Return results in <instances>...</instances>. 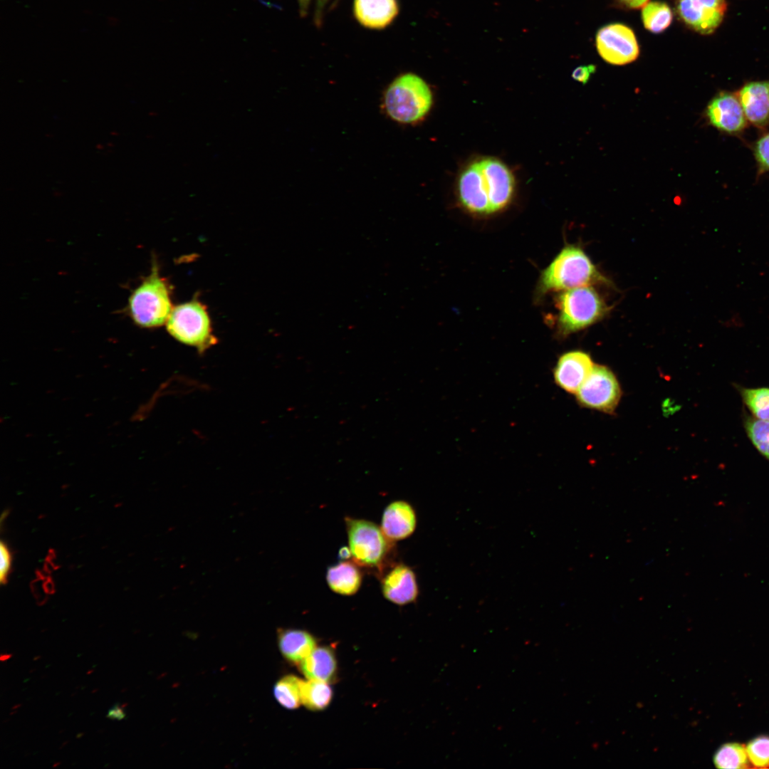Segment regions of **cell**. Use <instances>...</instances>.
Wrapping results in <instances>:
<instances>
[{"instance_id":"52a82bcc","label":"cell","mask_w":769,"mask_h":769,"mask_svg":"<svg viewBox=\"0 0 769 769\" xmlns=\"http://www.w3.org/2000/svg\"><path fill=\"white\" fill-rule=\"evenodd\" d=\"M166 328L174 339L196 347L199 353L216 343L207 309L197 300L174 307L166 322Z\"/></svg>"},{"instance_id":"ffe728a7","label":"cell","mask_w":769,"mask_h":769,"mask_svg":"<svg viewBox=\"0 0 769 769\" xmlns=\"http://www.w3.org/2000/svg\"><path fill=\"white\" fill-rule=\"evenodd\" d=\"M333 691L328 682L308 679L301 684V702L308 709L320 711L330 703Z\"/></svg>"},{"instance_id":"4316f807","label":"cell","mask_w":769,"mask_h":769,"mask_svg":"<svg viewBox=\"0 0 769 769\" xmlns=\"http://www.w3.org/2000/svg\"><path fill=\"white\" fill-rule=\"evenodd\" d=\"M0 582L1 585L6 583L11 569V555L6 543L3 541L0 545Z\"/></svg>"},{"instance_id":"83f0119b","label":"cell","mask_w":769,"mask_h":769,"mask_svg":"<svg viewBox=\"0 0 769 769\" xmlns=\"http://www.w3.org/2000/svg\"><path fill=\"white\" fill-rule=\"evenodd\" d=\"M755 156L760 165L765 169H769V133L757 142Z\"/></svg>"},{"instance_id":"f546056e","label":"cell","mask_w":769,"mask_h":769,"mask_svg":"<svg viewBox=\"0 0 769 769\" xmlns=\"http://www.w3.org/2000/svg\"><path fill=\"white\" fill-rule=\"evenodd\" d=\"M125 713L119 703L115 704L109 711L107 717L112 720H122L125 718Z\"/></svg>"},{"instance_id":"7402d4cb","label":"cell","mask_w":769,"mask_h":769,"mask_svg":"<svg viewBox=\"0 0 769 769\" xmlns=\"http://www.w3.org/2000/svg\"><path fill=\"white\" fill-rule=\"evenodd\" d=\"M303 680L294 675L281 678L274 686V696L277 701L288 709L297 708L301 702Z\"/></svg>"},{"instance_id":"ba28073f","label":"cell","mask_w":769,"mask_h":769,"mask_svg":"<svg viewBox=\"0 0 769 769\" xmlns=\"http://www.w3.org/2000/svg\"><path fill=\"white\" fill-rule=\"evenodd\" d=\"M576 395L582 406L611 413L619 403L621 391L616 377L610 369L594 365Z\"/></svg>"},{"instance_id":"6da1fadb","label":"cell","mask_w":769,"mask_h":769,"mask_svg":"<svg viewBox=\"0 0 769 769\" xmlns=\"http://www.w3.org/2000/svg\"><path fill=\"white\" fill-rule=\"evenodd\" d=\"M514 187L512 172L495 158L473 162L461 172L458 181L461 204L478 214H489L505 208L511 200Z\"/></svg>"},{"instance_id":"f35d334b","label":"cell","mask_w":769,"mask_h":769,"mask_svg":"<svg viewBox=\"0 0 769 769\" xmlns=\"http://www.w3.org/2000/svg\"><path fill=\"white\" fill-rule=\"evenodd\" d=\"M92 672H93V670H89V671H88L87 672V674H90V673H92Z\"/></svg>"},{"instance_id":"e0dca14e","label":"cell","mask_w":769,"mask_h":769,"mask_svg":"<svg viewBox=\"0 0 769 769\" xmlns=\"http://www.w3.org/2000/svg\"><path fill=\"white\" fill-rule=\"evenodd\" d=\"M326 581L333 592L342 595H352L361 586L362 573L360 566L352 560H342L328 568Z\"/></svg>"},{"instance_id":"5bb4252c","label":"cell","mask_w":769,"mask_h":769,"mask_svg":"<svg viewBox=\"0 0 769 769\" xmlns=\"http://www.w3.org/2000/svg\"><path fill=\"white\" fill-rule=\"evenodd\" d=\"M416 526V513L408 502L395 501L385 508L381 528L390 540L397 541L409 537L414 532Z\"/></svg>"},{"instance_id":"cb8c5ba5","label":"cell","mask_w":769,"mask_h":769,"mask_svg":"<svg viewBox=\"0 0 769 769\" xmlns=\"http://www.w3.org/2000/svg\"><path fill=\"white\" fill-rule=\"evenodd\" d=\"M742 399L755 418L769 422V388H739Z\"/></svg>"},{"instance_id":"2e32d148","label":"cell","mask_w":769,"mask_h":769,"mask_svg":"<svg viewBox=\"0 0 769 769\" xmlns=\"http://www.w3.org/2000/svg\"><path fill=\"white\" fill-rule=\"evenodd\" d=\"M354 12L363 26L381 28L393 20L398 8L396 0H355Z\"/></svg>"},{"instance_id":"484cf974","label":"cell","mask_w":769,"mask_h":769,"mask_svg":"<svg viewBox=\"0 0 769 769\" xmlns=\"http://www.w3.org/2000/svg\"><path fill=\"white\" fill-rule=\"evenodd\" d=\"M749 763L753 768H769V736H760L746 746Z\"/></svg>"},{"instance_id":"8992f818","label":"cell","mask_w":769,"mask_h":769,"mask_svg":"<svg viewBox=\"0 0 769 769\" xmlns=\"http://www.w3.org/2000/svg\"><path fill=\"white\" fill-rule=\"evenodd\" d=\"M558 325L563 335L583 330L602 319L609 307L591 286L562 292L558 297Z\"/></svg>"},{"instance_id":"7a4b0ae2","label":"cell","mask_w":769,"mask_h":769,"mask_svg":"<svg viewBox=\"0 0 769 769\" xmlns=\"http://www.w3.org/2000/svg\"><path fill=\"white\" fill-rule=\"evenodd\" d=\"M595 283L610 284V282L580 246L567 245L543 271L538 292L542 294L566 291Z\"/></svg>"},{"instance_id":"8fae6325","label":"cell","mask_w":769,"mask_h":769,"mask_svg":"<svg viewBox=\"0 0 769 769\" xmlns=\"http://www.w3.org/2000/svg\"><path fill=\"white\" fill-rule=\"evenodd\" d=\"M380 577L382 595L389 602L404 605L417 600L419 595L417 577L409 566L392 563Z\"/></svg>"},{"instance_id":"603a6c76","label":"cell","mask_w":769,"mask_h":769,"mask_svg":"<svg viewBox=\"0 0 769 769\" xmlns=\"http://www.w3.org/2000/svg\"><path fill=\"white\" fill-rule=\"evenodd\" d=\"M748 762L746 747L738 743L721 746L713 755V763L718 768H746Z\"/></svg>"},{"instance_id":"4dcf8cb0","label":"cell","mask_w":769,"mask_h":769,"mask_svg":"<svg viewBox=\"0 0 769 769\" xmlns=\"http://www.w3.org/2000/svg\"><path fill=\"white\" fill-rule=\"evenodd\" d=\"M622 4L631 9L644 7L649 0H619Z\"/></svg>"},{"instance_id":"9a60e30c","label":"cell","mask_w":769,"mask_h":769,"mask_svg":"<svg viewBox=\"0 0 769 769\" xmlns=\"http://www.w3.org/2000/svg\"><path fill=\"white\" fill-rule=\"evenodd\" d=\"M738 99L748 121L758 126L769 122V81L746 84L739 92Z\"/></svg>"},{"instance_id":"4fadbf2b","label":"cell","mask_w":769,"mask_h":769,"mask_svg":"<svg viewBox=\"0 0 769 769\" xmlns=\"http://www.w3.org/2000/svg\"><path fill=\"white\" fill-rule=\"evenodd\" d=\"M707 116L713 126L729 133L740 132L746 124L739 99L728 93H720L710 102Z\"/></svg>"},{"instance_id":"9c48e42d","label":"cell","mask_w":769,"mask_h":769,"mask_svg":"<svg viewBox=\"0 0 769 769\" xmlns=\"http://www.w3.org/2000/svg\"><path fill=\"white\" fill-rule=\"evenodd\" d=\"M596 46L600 56L614 65L629 63L639 55L634 32L620 23H612L600 28L596 36Z\"/></svg>"},{"instance_id":"d4e9b609","label":"cell","mask_w":769,"mask_h":769,"mask_svg":"<svg viewBox=\"0 0 769 769\" xmlns=\"http://www.w3.org/2000/svg\"><path fill=\"white\" fill-rule=\"evenodd\" d=\"M744 426L754 446L769 461V422L747 417Z\"/></svg>"},{"instance_id":"3957f363","label":"cell","mask_w":769,"mask_h":769,"mask_svg":"<svg viewBox=\"0 0 769 769\" xmlns=\"http://www.w3.org/2000/svg\"><path fill=\"white\" fill-rule=\"evenodd\" d=\"M432 103L429 86L421 77L411 73L396 78L385 90L382 98V108L387 116L404 125L423 119Z\"/></svg>"},{"instance_id":"ac0fdd59","label":"cell","mask_w":769,"mask_h":769,"mask_svg":"<svg viewBox=\"0 0 769 769\" xmlns=\"http://www.w3.org/2000/svg\"><path fill=\"white\" fill-rule=\"evenodd\" d=\"M278 640L282 655L294 663H300L316 648L314 637L301 629L280 630Z\"/></svg>"},{"instance_id":"5b68a950","label":"cell","mask_w":769,"mask_h":769,"mask_svg":"<svg viewBox=\"0 0 769 769\" xmlns=\"http://www.w3.org/2000/svg\"><path fill=\"white\" fill-rule=\"evenodd\" d=\"M171 286L153 261L150 274L131 293L127 310L134 323L147 328L166 323L173 305Z\"/></svg>"},{"instance_id":"7c38bea8","label":"cell","mask_w":769,"mask_h":769,"mask_svg":"<svg viewBox=\"0 0 769 769\" xmlns=\"http://www.w3.org/2000/svg\"><path fill=\"white\" fill-rule=\"evenodd\" d=\"M593 367L587 352L580 350L566 352L559 358L555 368V380L566 392L576 394Z\"/></svg>"},{"instance_id":"44dd1931","label":"cell","mask_w":769,"mask_h":769,"mask_svg":"<svg viewBox=\"0 0 769 769\" xmlns=\"http://www.w3.org/2000/svg\"><path fill=\"white\" fill-rule=\"evenodd\" d=\"M642 19L645 28L658 33L664 31L671 23L672 13L669 6L660 1L647 3L642 9Z\"/></svg>"},{"instance_id":"30bf717a","label":"cell","mask_w":769,"mask_h":769,"mask_svg":"<svg viewBox=\"0 0 769 769\" xmlns=\"http://www.w3.org/2000/svg\"><path fill=\"white\" fill-rule=\"evenodd\" d=\"M726 0H678L676 10L691 28L709 34L721 23L726 11Z\"/></svg>"},{"instance_id":"8d00e7d4","label":"cell","mask_w":769,"mask_h":769,"mask_svg":"<svg viewBox=\"0 0 769 769\" xmlns=\"http://www.w3.org/2000/svg\"><path fill=\"white\" fill-rule=\"evenodd\" d=\"M83 733H78V734L77 735V736H76V737H77V738L81 737V736H83Z\"/></svg>"},{"instance_id":"e575fe53","label":"cell","mask_w":769,"mask_h":769,"mask_svg":"<svg viewBox=\"0 0 769 769\" xmlns=\"http://www.w3.org/2000/svg\"><path fill=\"white\" fill-rule=\"evenodd\" d=\"M20 706H21L20 704H17V705H15L14 706H13V707L11 708V709H13V710H14V709H15V708H19V707Z\"/></svg>"},{"instance_id":"277c9868","label":"cell","mask_w":769,"mask_h":769,"mask_svg":"<svg viewBox=\"0 0 769 769\" xmlns=\"http://www.w3.org/2000/svg\"><path fill=\"white\" fill-rule=\"evenodd\" d=\"M345 522L352 560L360 567L376 570L380 576L393 563L394 541L372 521L346 517Z\"/></svg>"},{"instance_id":"d6986e66","label":"cell","mask_w":769,"mask_h":769,"mask_svg":"<svg viewBox=\"0 0 769 769\" xmlns=\"http://www.w3.org/2000/svg\"><path fill=\"white\" fill-rule=\"evenodd\" d=\"M336 659L333 650L327 647L315 648L300 662V669L308 679L329 682L336 671Z\"/></svg>"},{"instance_id":"d6a6232c","label":"cell","mask_w":769,"mask_h":769,"mask_svg":"<svg viewBox=\"0 0 769 769\" xmlns=\"http://www.w3.org/2000/svg\"><path fill=\"white\" fill-rule=\"evenodd\" d=\"M11 656H12V654H1V656H0V660L1 661H4L9 659Z\"/></svg>"},{"instance_id":"d590c367","label":"cell","mask_w":769,"mask_h":769,"mask_svg":"<svg viewBox=\"0 0 769 769\" xmlns=\"http://www.w3.org/2000/svg\"><path fill=\"white\" fill-rule=\"evenodd\" d=\"M127 703H124L121 704V706H122V708H124L125 707L127 706Z\"/></svg>"},{"instance_id":"ab89813d","label":"cell","mask_w":769,"mask_h":769,"mask_svg":"<svg viewBox=\"0 0 769 769\" xmlns=\"http://www.w3.org/2000/svg\"><path fill=\"white\" fill-rule=\"evenodd\" d=\"M38 658H40V656H36V657H35V658H33V659H34V660H36V659H38Z\"/></svg>"},{"instance_id":"1f68e13d","label":"cell","mask_w":769,"mask_h":769,"mask_svg":"<svg viewBox=\"0 0 769 769\" xmlns=\"http://www.w3.org/2000/svg\"><path fill=\"white\" fill-rule=\"evenodd\" d=\"M298 1L299 2L300 6V10L302 11V12H305V11L306 9V7H307V5L308 4L309 0H298Z\"/></svg>"},{"instance_id":"f1b7e54d","label":"cell","mask_w":769,"mask_h":769,"mask_svg":"<svg viewBox=\"0 0 769 769\" xmlns=\"http://www.w3.org/2000/svg\"><path fill=\"white\" fill-rule=\"evenodd\" d=\"M596 67L594 65L580 66L577 67L572 73L574 80L585 84L587 83L591 75L595 72Z\"/></svg>"},{"instance_id":"836d02e7","label":"cell","mask_w":769,"mask_h":769,"mask_svg":"<svg viewBox=\"0 0 769 769\" xmlns=\"http://www.w3.org/2000/svg\"><path fill=\"white\" fill-rule=\"evenodd\" d=\"M325 1H326V0H318V2H319V4H320V6H323V4L325 3Z\"/></svg>"},{"instance_id":"74e56055","label":"cell","mask_w":769,"mask_h":769,"mask_svg":"<svg viewBox=\"0 0 769 769\" xmlns=\"http://www.w3.org/2000/svg\"><path fill=\"white\" fill-rule=\"evenodd\" d=\"M59 763H56V764H54V765H53V767H56V766H58V765H59Z\"/></svg>"}]
</instances>
